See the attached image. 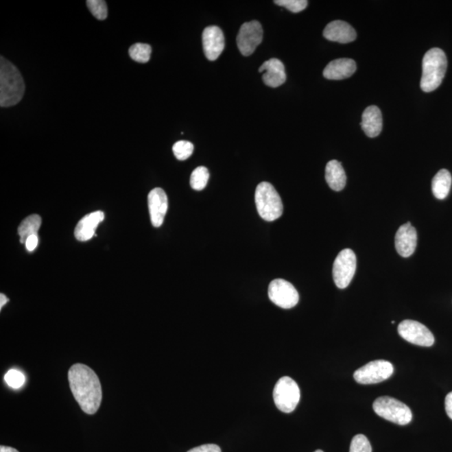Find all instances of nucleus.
Returning a JSON list of instances; mask_svg holds the SVG:
<instances>
[{
    "mask_svg": "<svg viewBox=\"0 0 452 452\" xmlns=\"http://www.w3.org/2000/svg\"><path fill=\"white\" fill-rule=\"evenodd\" d=\"M68 379L71 392L83 412L88 415L97 413L102 400V385L97 374L85 364H77L70 368Z\"/></svg>",
    "mask_w": 452,
    "mask_h": 452,
    "instance_id": "1",
    "label": "nucleus"
},
{
    "mask_svg": "<svg viewBox=\"0 0 452 452\" xmlns=\"http://www.w3.org/2000/svg\"><path fill=\"white\" fill-rule=\"evenodd\" d=\"M25 86L22 75L14 64L5 57L0 58V106L10 108L20 102Z\"/></svg>",
    "mask_w": 452,
    "mask_h": 452,
    "instance_id": "2",
    "label": "nucleus"
},
{
    "mask_svg": "<svg viewBox=\"0 0 452 452\" xmlns=\"http://www.w3.org/2000/svg\"><path fill=\"white\" fill-rule=\"evenodd\" d=\"M447 68V56L442 50L433 48L425 53L423 62L420 88L425 93H431L438 89L445 77Z\"/></svg>",
    "mask_w": 452,
    "mask_h": 452,
    "instance_id": "3",
    "label": "nucleus"
},
{
    "mask_svg": "<svg viewBox=\"0 0 452 452\" xmlns=\"http://www.w3.org/2000/svg\"><path fill=\"white\" fill-rule=\"evenodd\" d=\"M254 201L261 217L267 222H274L283 215V201L273 185L267 182L257 185Z\"/></svg>",
    "mask_w": 452,
    "mask_h": 452,
    "instance_id": "4",
    "label": "nucleus"
},
{
    "mask_svg": "<svg viewBox=\"0 0 452 452\" xmlns=\"http://www.w3.org/2000/svg\"><path fill=\"white\" fill-rule=\"evenodd\" d=\"M373 409L379 416L400 425H407L412 420V410L396 399L382 396L374 402Z\"/></svg>",
    "mask_w": 452,
    "mask_h": 452,
    "instance_id": "5",
    "label": "nucleus"
},
{
    "mask_svg": "<svg viewBox=\"0 0 452 452\" xmlns=\"http://www.w3.org/2000/svg\"><path fill=\"white\" fill-rule=\"evenodd\" d=\"M273 398L277 409L283 413H292L297 407L301 398L299 386L287 376L277 381L273 391Z\"/></svg>",
    "mask_w": 452,
    "mask_h": 452,
    "instance_id": "6",
    "label": "nucleus"
},
{
    "mask_svg": "<svg viewBox=\"0 0 452 452\" xmlns=\"http://www.w3.org/2000/svg\"><path fill=\"white\" fill-rule=\"evenodd\" d=\"M394 373L393 364L386 360H374L357 370L353 374L361 385H373L388 379Z\"/></svg>",
    "mask_w": 452,
    "mask_h": 452,
    "instance_id": "7",
    "label": "nucleus"
},
{
    "mask_svg": "<svg viewBox=\"0 0 452 452\" xmlns=\"http://www.w3.org/2000/svg\"><path fill=\"white\" fill-rule=\"evenodd\" d=\"M356 256L350 249L342 250L334 261L333 275L334 283L340 289L350 284L356 271Z\"/></svg>",
    "mask_w": 452,
    "mask_h": 452,
    "instance_id": "8",
    "label": "nucleus"
},
{
    "mask_svg": "<svg viewBox=\"0 0 452 452\" xmlns=\"http://www.w3.org/2000/svg\"><path fill=\"white\" fill-rule=\"evenodd\" d=\"M270 300L284 309L294 307L299 302L298 292L294 285L283 279H276L269 285Z\"/></svg>",
    "mask_w": 452,
    "mask_h": 452,
    "instance_id": "9",
    "label": "nucleus"
},
{
    "mask_svg": "<svg viewBox=\"0 0 452 452\" xmlns=\"http://www.w3.org/2000/svg\"><path fill=\"white\" fill-rule=\"evenodd\" d=\"M398 332L401 337L410 344L418 346L431 347L435 337L427 326L414 320H404L399 324Z\"/></svg>",
    "mask_w": 452,
    "mask_h": 452,
    "instance_id": "10",
    "label": "nucleus"
},
{
    "mask_svg": "<svg viewBox=\"0 0 452 452\" xmlns=\"http://www.w3.org/2000/svg\"><path fill=\"white\" fill-rule=\"evenodd\" d=\"M263 39V29L259 22L252 21L241 25L237 36L239 51L245 56L253 54Z\"/></svg>",
    "mask_w": 452,
    "mask_h": 452,
    "instance_id": "11",
    "label": "nucleus"
},
{
    "mask_svg": "<svg viewBox=\"0 0 452 452\" xmlns=\"http://www.w3.org/2000/svg\"><path fill=\"white\" fill-rule=\"evenodd\" d=\"M203 47L205 56L208 60H215L219 58L225 49V36L218 26H208L202 36Z\"/></svg>",
    "mask_w": 452,
    "mask_h": 452,
    "instance_id": "12",
    "label": "nucleus"
},
{
    "mask_svg": "<svg viewBox=\"0 0 452 452\" xmlns=\"http://www.w3.org/2000/svg\"><path fill=\"white\" fill-rule=\"evenodd\" d=\"M152 225L160 227L168 211V197L163 189L155 188L147 196Z\"/></svg>",
    "mask_w": 452,
    "mask_h": 452,
    "instance_id": "13",
    "label": "nucleus"
},
{
    "mask_svg": "<svg viewBox=\"0 0 452 452\" xmlns=\"http://www.w3.org/2000/svg\"><path fill=\"white\" fill-rule=\"evenodd\" d=\"M417 245V233L409 222L404 224L396 235V248L403 257H409L415 252Z\"/></svg>",
    "mask_w": 452,
    "mask_h": 452,
    "instance_id": "14",
    "label": "nucleus"
},
{
    "mask_svg": "<svg viewBox=\"0 0 452 452\" xmlns=\"http://www.w3.org/2000/svg\"><path fill=\"white\" fill-rule=\"evenodd\" d=\"M259 72L262 73V79L265 85L271 87H278L282 86L287 80L285 67L280 60L272 58L267 60L259 68Z\"/></svg>",
    "mask_w": 452,
    "mask_h": 452,
    "instance_id": "15",
    "label": "nucleus"
},
{
    "mask_svg": "<svg viewBox=\"0 0 452 452\" xmlns=\"http://www.w3.org/2000/svg\"><path fill=\"white\" fill-rule=\"evenodd\" d=\"M324 36L326 40L342 44L353 43L356 40L355 29L347 22L335 21L326 26Z\"/></svg>",
    "mask_w": 452,
    "mask_h": 452,
    "instance_id": "16",
    "label": "nucleus"
},
{
    "mask_svg": "<svg viewBox=\"0 0 452 452\" xmlns=\"http://www.w3.org/2000/svg\"><path fill=\"white\" fill-rule=\"evenodd\" d=\"M104 213L102 211H95L84 216L80 220L75 229V237L80 241H87L96 237V230L99 224L104 222Z\"/></svg>",
    "mask_w": 452,
    "mask_h": 452,
    "instance_id": "17",
    "label": "nucleus"
},
{
    "mask_svg": "<svg viewBox=\"0 0 452 452\" xmlns=\"http://www.w3.org/2000/svg\"><path fill=\"white\" fill-rule=\"evenodd\" d=\"M357 67L355 60L341 58L333 60L324 71V78L329 80H343L355 73Z\"/></svg>",
    "mask_w": 452,
    "mask_h": 452,
    "instance_id": "18",
    "label": "nucleus"
},
{
    "mask_svg": "<svg viewBox=\"0 0 452 452\" xmlns=\"http://www.w3.org/2000/svg\"><path fill=\"white\" fill-rule=\"evenodd\" d=\"M363 130L370 138L381 134L383 128L382 114L381 110L376 106H368L364 110L361 123Z\"/></svg>",
    "mask_w": 452,
    "mask_h": 452,
    "instance_id": "19",
    "label": "nucleus"
},
{
    "mask_svg": "<svg viewBox=\"0 0 452 452\" xmlns=\"http://www.w3.org/2000/svg\"><path fill=\"white\" fill-rule=\"evenodd\" d=\"M325 178L329 187L334 191H343L346 185V174H345L343 166L337 160H331L326 165Z\"/></svg>",
    "mask_w": 452,
    "mask_h": 452,
    "instance_id": "20",
    "label": "nucleus"
},
{
    "mask_svg": "<svg viewBox=\"0 0 452 452\" xmlns=\"http://www.w3.org/2000/svg\"><path fill=\"white\" fill-rule=\"evenodd\" d=\"M452 178L449 171L447 169L440 170L432 180L433 195L438 200L446 199L449 195Z\"/></svg>",
    "mask_w": 452,
    "mask_h": 452,
    "instance_id": "21",
    "label": "nucleus"
},
{
    "mask_svg": "<svg viewBox=\"0 0 452 452\" xmlns=\"http://www.w3.org/2000/svg\"><path fill=\"white\" fill-rule=\"evenodd\" d=\"M40 226L41 218L38 215H29L23 220L18 228V234L20 235L21 244H25L27 239L32 235H37Z\"/></svg>",
    "mask_w": 452,
    "mask_h": 452,
    "instance_id": "22",
    "label": "nucleus"
},
{
    "mask_svg": "<svg viewBox=\"0 0 452 452\" xmlns=\"http://www.w3.org/2000/svg\"><path fill=\"white\" fill-rule=\"evenodd\" d=\"M151 54L152 47L147 44L136 43L129 48V56L139 63L149 62Z\"/></svg>",
    "mask_w": 452,
    "mask_h": 452,
    "instance_id": "23",
    "label": "nucleus"
},
{
    "mask_svg": "<svg viewBox=\"0 0 452 452\" xmlns=\"http://www.w3.org/2000/svg\"><path fill=\"white\" fill-rule=\"evenodd\" d=\"M210 173L207 168L204 166H200L193 171L191 177V185L195 191H200L206 187Z\"/></svg>",
    "mask_w": 452,
    "mask_h": 452,
    "instance_id": "24",
    "label": "nucleus"
},
{
    "mask_svg": "<svg viewBox=\"0 0 452 452\" xmlns=\"http://www.w3.org/2000/svg\"><path fill=\"white\" fill-rule=\"evenodd\" d=\"M86 5L97 20L104 21L108 17V5L104 0H88L86 1Z\"/></svg>",
    "mask_w": 452,
    "mask_h": 452,
    "instance_id": "25",
    "label": "nucleus"
},
{
    "mask_svg": "<svg viewBox=\"0 0 452 452\" xmlns=\"http://www.w3.org/2000/svg\"><path fill=\"white\" fill-rule=\"evenodd\" d=\"M173 152L174 156H176L178 160H186V159H188L193 154V143L189 141H185V140H181V141H178L174 144Z\"/></svg>",
    "mask_w": 452,
    "mask_h": 452,
    "instance_id": "26",
    "label": "nucleus"
},
{
    "mask_svg": "<svg viewBox=\"0 0 452 452\" xmlns=\"http://www.w3.org/2000/svg\"><path fill=\"white\" fill-rule=\"evenodd\" d=\"M5 381L11 388L18 390L25 385V376L20 370H10L5 375Z\"/></svg>",
    "mask_w": 452,
    "mask_h": 452,
    "instance_id": "27",
    "label": "nucleus"
},
{
    "mask_svg": "<svg viewBox=\"0 0 452 452\" xmlns=\"http://www.w3.org/2000/svg\"><path fill=\"white\" fill-rule=\"evenodd\" d=\"M349 452H372L370 440L364 435H356L352 440Z\"/></svg>",
    "mask_w": 452,
    "mask_h": 452,
    "instance_id": "28",
    "label": "nucleus"
},
{
    "mask_svg": "<svg viewBox=\"0 0 452 452\" xmlns=\"http://www.w3.org/2000/svg\"><path fill=\"white\" fill-rule=\"evenodd\" d=\"M276 5L286 8L292 13H299L306 9L309 2L306 0H276Z\"/></svg>",
    "mask_w": 452,
    "mask_h": 452,
    "instance_id": "29",
    "label": "nucleus"
},
{
    "mask_svg": "<svg viewBox=\"0 0 452 452\" xmlns=\"http://www.w3.org/2000/svg\"><path fill=\"white\" fill-rule=\"evenodd\" d=\"M188 452H222V449L215 444H206V445L193 448Z\"/></svg>",
    "mask_w": 452,
    "mask_h": 452,
    "instance_id": "30",
    "label": "nucleus"
},
{
    "mask_svg": "<svg viewBox=\"0 0 452 452\" xmlns=\"http://www.w3.org/2000/svg\"><path fill=\"white\" fill-rule=\"evenodd\" d=\"M38 241H39V240H38L37 235H32V237H29L27 239V241L25 242V246L28 252H32L33 250H36L38 246Z\"/></svg>",
    "mask_w": 452,
    "mask_h": 452,
    "instance_id": "31",
    "label": "nucleus"
},
{
    "mask_svg": "<svg viewBox=\"0 0 452 452\" xmlns=\"http://www.w3.org/2000/svg\"><path fill=\"white\" fill-rule=\"evenodd\" d=\"M445 406L447 416L452 420V392L447 394L445 400Z\"/></svg>",
    "mask_w": 452,
    "mask_h": 452,
    "instance_id": "32",
    "label": "nucleus"
},
{
    "mask_svg": "<svg viewBox=\"0 0 452 452\" xmlns=\"http://www.w3.org/2000/svg\"><path fill=\"white\" fill-rule=\"evenodd\" d=\"M9 302V299L6 297L5 294H0V309H2V307L5 305V304Z\"/></svg>",
    "mask_w": 452,
    "mask_h": 452,
    "instance_id": "33",
    "label": "nucleus"
},
{
    "mask_svg": "<svg viewBox=\"0 0 452 452\" xmlns=\"http://www.w3.org/2000/svg\"><path fill=\"white\" fill-rule=\"evenodd\" d=\"M0 452H19V451L12 447L1 446L0 447Z\"/></svg>",
    "mask_w": 452,
    "mask_h": 452,
    "instance_id": "34",
    "label": "nucleus"
},
{
    "mask_svg": "<svg viewBox=\"0 0 452 452\" xmlns=\"http://www.w3.org/2000/svg\"><path fill=\"white\" fill-rule=\"evenodd\" d=\"M314 452H324V451H322V450H317L316 451Z\"/></svg>",
    "mask_w": 452,
    "mask_h": 452,
    "instance_id": "35",
    "label": "nucleus"
}]
</instances>
